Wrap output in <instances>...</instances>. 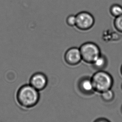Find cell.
<instances>
[{
  "instance_id": "7",
  "label": "cell",
  "mask_w": 122,
  "mask_h": 122,
  "mask_svg": "<svg viewBox=\"0 0 122 122\" xmlns=\"http://www.w3.org/2000/svg\"><path fill=\"white\" fill-rule=\"evenodd\" d=\"M78 87L80 91L85 95L92 94L95 92L91 78L89 77L81 79L78 84Z\"/></svg>"
},
{
  "instance_id": "10",
  "label": "cell",
  "mask_w": 122,
  "mask_h": 122,
  "mask_svg": "<svg viewBox=\"0 0 122 122\" xmlns=\"http://www.w3.org/2000/svg\"><path fill=\"white\" fill-rule=\"evenodd\" d=\"M110 12L112 16L118 17L122 15V6L118 4H113L110 7Z\"/></svg>"
},
{
  "instance_id": "11",
  "label": "cell",
  "mask_w": 122,
  "mask_h": 122,
  "mask_svg": "<svg viewBox=\"0 0 122 122\" xmlns=\"http://www.w3.org/2000/svg\"><path fill=\"white\" fill-rule=\"evenodd\" d=\"M113 23L114 26L116 30L122 33V15L115 18Z\"/></svg>"
},
{
  "instance_id": "3",
  "label": "cell",
  "mask_w": 122,
  "mask_h": 122,
  "mask_svg": "<svg viewBox=\"0 0 122 122\" xmlns=\"http://www.w3.org/2000/svg\"><path fill=\"white\" fill-rule=\"evenodd\" d=\"M82 60L91 65L101 54L100 48L92 42H86L81 44L80 48Z\"/></svg>"
},
{
  "instance_id": "15",
  "label": "cell",
  "mask_w": 122,
  "mask_h": 122,
  "mask_svg": "<svg viewBox=\"0 0 122 122\" xmlns=\"http://www.w3.org/2000/svg\"><path fill=\"white\" fill-rule=\"evenodd\" d=\"M121 112H122V107H121Z\"/></svg>"
},
{
  "instance_id": "16",
  "label": "cell",
  "mask_w": 122,
  "mask_h": 122,
  "mask_svg": "<svg viewBox=\"0 0 122 122\" xmlns=\"http://www.w3.org/2000/svg\"><path fill=\"white\" fill-rule=\"evenodd\" d=\"M121 89H122V85H121Z\"/></svg>"
},
{
  "instance_id": "9",
  "label": "cell",
  "mask_w": 122,
  "mask_h": 122,
  "mask_svg": "<svg viewBox=\"0 0 122 122\" xmlns=\"http://www.w3.org/2000/svg\"><path fill=\"white\" fill-rule=\"evenodd\" d=\"M100 94L102 100L106 102H112L115 98V93L112 89L107 90Z\"/></svg>"
},
{
  "instance_id": "13",
  "label": "cell",
  "mask_w": 122,
  "mask_h": 122,
  "mask_svg": "<svg viewBox=\"0 0 122 122\" xmlns=\"http://www.w3.org/2000/svg\"><path fill=\"white\" fill-rule=\"evenodd\" d=\"M94 122H110L109 120L105 118H99Z\"/></svg>"
},
{
  "instance_id": "8",
  "label": "cell",
  "mask_w": 122,
  "mask_h": 122,
  "mask_svg": "<svg viewBox=\"0 0 122 122\" xmlns=\"http://www.w3.org/2000/svg\"><path fill=\"white\" fill-rule=\"evenodd\" d=\"M93 68L97 71L105 69L108 65V60L106 56L101 54L91 64Z\"/></svg>"
},
{
  "instance_id": "4",
  "label": "cell",
  "mask_w": 122,
  "mask_h": 122,
  "mask_svg": "<svg viewBox=\"0 0 122 122\" xmlns=\"http://www.w3.org/2000/svg\"><path fill=\"white\" fill-rule=\"evenodd\" d=\"M75 26L79 30L83 31L89 30L93 26L95 20L92 14L87 11H81L76 15Z\"/></svg>"
},
{
  "instance_id": "12",
  "label": "cell",
  "mask_w": 122,
  "mask_h": 122,
  "mask_svg": "<svg viewBox=\"0 0 122 122\" xmlns=\"http://www.w3.org/2000/svg\"><path fill=\"white\" fill-rule=\"evenodd\" d=\"M66 23L70 27L75 26L76 23V15H69L66 19Z\"/></svg>"
},
{
  "instance_id": "1",
  "label": "cell",
  "mask_w": 122,
  "mask_h": 122,
  "mask_svg": "<svg viewBox=\"0 0 122 122\" xmlns=\"http://www.w3.org/2000/svg\"><path fill=\"white\" fill-rule=\"evenodd\" d=\"M40 99L39 92L29 83L19 86L15 94V102L23 110H30L36 107Z\"/></svg>"
},
{
  "instance_id": "14",
  "label": "cell",
  "mask_w": 122,
  "mask_h": 122,
  "mask_svg": "<svg viewBox=\"0 0 122 122\" xmlns=\"http://www.w3.org/2000/svg\"><path fill=\"white\" fill-rule=\"evenodd\" d=\"M120 73H121V74L122 75V65H121V67H120Z\"/></svg>"
},
{
  "instance_id": "5",
  "label": "cell",
  "mask_w": 122,
  "mask_h": 122,
  "mask_svg": "<svg viewBox=\"0 0 122 122\" xmlns=\"http://www.w3.org/2000/svg\"><path fill=\"white\" fill-rule=\"evenodd\" d=\"M29 84L39 92L42 91L47 86V76L43 72H36L30 76L29 80Z\"/></svg>"
},
{
  "instance_id": "6",
  "label": "cell",
  "mask_w": 122,
  "mask_h": 122,
  "mask_svg": "<svg viewBox=\"0 0 122 122\" xmlns=\"http://www.w3.org/2000/svg\"><path fill=\"white\" fill-rule=\"evenodd\" d=\"M66 63L70 66H76L82 60L81 54L79 48L72 47L66 50L64 55Z\"/></svg>"
},
{
  "instance_id": "2",
  "label": "cell",
  "mask_w": 122,
  "mask_h": 122,
  "mask_svg": "<svg viewBox=\"0 0 122 122\" xmlns=\"http://www.w3.org/2000/svg\"><path fill=\"white\" fill-rule=\"evenodd\" d=\"M91 78L95 91L100 93L111 89L113 85V79L112 75L104 70L97 71Z\"/></svg>"
}]
</instances>
